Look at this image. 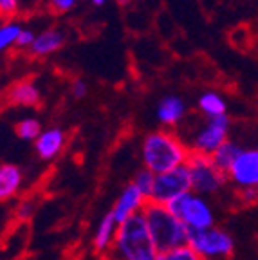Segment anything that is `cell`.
Returning a JSON list of instances; mask_svg holds the SVG:
<instances>
[{"label": "cell", "mask_w": 258, "mask_h": 260, "mask_svg": "<svg viewBox=\"0 0 258 260\" xmlns=\"http://www.w3.org/2000/svg\"><path fill=\"white\" fill-rule=\"evenodd\" d=\"M190 157L191 152L186 141L174 130H153L143 138V167L155 175L184 167Z\"/></svg>", "instance_id": "obj_1"}, {"label": "cell", "mask_w": 258, "mask_h": 260, "mask_svg": "<svg viewBox=\"0 0 258 260\" xmlns=\"http://www.w3.org/2000/svg\"><path fill=\"white\" fill-rule=\"evenodd\" d=\"M157 255L159 251L152 240L145 217L143 213H137L119 224L107 260H155Z\"/></svg>", "instance_id": "obj_2"}, {"label": "cell", "mask_w": 258, "mask_h": 260, "mask_svg": "<svg viewBox=\"0 0 258 260\" xmlns=\"http://www.w3.org/2000/svg\"><path fill=\"white\" fill-rule=\"evenodd\" d=\"M143 217L159 253L188 244V228L172 213L168 206L148 201L143 210Z\"/></svg>", "instance_id": "obj_3"}, {"label": "cell", "mask_w": 258, "mask_h": 260, "mask_svg": "<svg viewBox=\"0 0 258 260\" xmlns=\"http://www.w3.org/2000/svg\"><path fill=\"white\" fill-rule=\"evenodd\" d=\"M188 246L201 260H231L235 253L233 235L218 226L188 232Z\"/></svg>", "instance_id": "obj_4"}, {"label": "cell", "mask_w": 258, "mask_h": 260, "mask_svg": "<svg viewBox=\"0 0 258 260\" xmlns=\"http://www.w3.org/2000/svg\"><path fill=\"white\" fill-rule=\"evenodd\" d=\"M168 208L188 228V232L215 226V211L210 201L195 191H188V193L177 197L168 204Z\"/></svg>", "instance_id": "obj_5"}, {"label": "cell", "mask_w": 258, "mask_h": 260, "mask_svg": "<svg viewBox=\"0 0 258 260\" xmlns=\"http://www.w3.org/2000/svg\"><path fill=\"white\" fill-rule=\"evenodd\" d=\"M188 172H190L191 181V191L202 195V197H213L220 193L228 186V175L217 168L211 157L208 155H197L191 154L190 161L186 162Z\"/></svg>", "instance_id": "obj_6"}, {"label": "cell", "mask_w": 258, "mask_h": 260, "mask_svg": "<svg viewBox=\"0 0 258 260\" xmlns=\"http://www.w3.org/2000/svg\"><path fill=\"white\" fill-rule=\"evenodd\" d=\"M230 128H231V119L228 114L218 116V118L206 119L204 125L195 130L194 136L186 141V145H188L191 154L211 157L228 141Z\"/></svg>", "instance_id": "obj_7"}, {"label": "cell", "mask_w": 258, "mask_h": 260, "mask_svg": "<svg viewBox=\"0 0 258 260\" xmlns=\"http://www.w3.org/2000/svg\"><path fill=\"white\" fill-rule=\"evenodd\" d=\"M191 191V181L188 167L175 168L172 172L155 175V184H153L152 195H150V203H157L168 206L172 201H175L181 195Z\"/></svg>", "instance_id": "obj_8"}, {"label": "cell", "mask_w": 258, "mask_h": 260, "mask_svg": "<svg viewBox=\"0 0 258 260\" xmlns=\"http://www.w3.org/2000/svg\"><path fill=\"white\" fill-rule=\"evenodd\" d=\"M228 181L240 190L258 186V146L256 148H244L231 170L228 172Z\"/></svg>", "instance_id": "obj_9"}, {"label": "cell", "mask_w": 258, "mask_h": 260, "mask_svg": "<svg viewBox=\"0 0 258 260\" xmlns=\"http://www.w3.org/2000/svg\"><path fill=\"white\" fill-rule=\"evenodd\" d=\"M146 203H148V199L130 183L128 186L123 188V191L119 193V197L116 199V203H114L110 211H112V215L116 217L117 222L121 224L125 220H128L130 217L137 215V213H143Z\"/></svg>", "instance_id": "obj_10"}, {"label": "cell", "mask_w": 258, "mask_h": 260, "mask_svg": "<svg viewBox=\"0 0 258 260\" xmlns=\"http://www.w3.org/2000/svg\"><path fill=\"white\" fill-rule=\"evenodd\" d=\"M33 145L42 161H53L63 152L65 145H67V134L60 126H47L42 130V134Z\"/></svg>", "instance_id": "obj_11"}, {"label": "cell", "mask_w": 258, "mask_h": 260, "mask_svg": "<svg viewBox=\"0 0 258 260\" xmlns=\"http://www.w3.org/2000/svg\"><path fill=\"white\" fill-rule=\"evenodd\" d=\"M67 42L65 32L60 27H47L44 31L37 32V38L33 42L29 53L35 58H47L60 51Z\"/></svg>", "instance_id": "obj_12"}, {"label": "cell", "mask_w": 258, "mask_h": 260, "mask_svg": "<svg viewBox=\"0 0 258 260\" xmlns=\"http://www.w3.org/2000/svg\"><path fill=\"white\" fill-rule=\"evenodd\" d=\"M117 228H119V222H117L116 217L112 215V211L105 213V215L101 217L100 222H98L96 232H94V237H92V248H94V251L103 256V258H107V255H109L110 249H112Z\"/></svg>", "instance_id": "obj_13"}, {"label": "cell", "mask_w": 258, "mask_h": 260, "mask_svg": "<svg viewBox=\"0 0 258 260\" xmlns=\"http://www.w3.org/2000/svg\"><path fill=\"white\" fill-rule=\"evenodd\" d=\"M186 118V103L177 94H168L157 105V121L163 126H177Z\"/></svg>", "instance_id": "obj_14"}, {"label": "cell", "mask_w": 258, "mask_h": 260, "mask_svg": "<svg viewBox=\"0 0 258 260\" xmlns=\"http://www.w3.org/2000/svg\"><path fill=\"white\" fill-rule=\"evenodd\" d=\"M24 184V172L16 165H0V203L15 199Z\"/></svg>", "instance_id": "obj_15"}, {"label": "cell", "mask_w": 258, "mask_h": 260, "mask_svg": "<svg viewBox=\"0 0 258 260\" xmlns=\"http://www.w3.org/2000/svg\"><path fill=\"white\" fill-rule=\"evenodd\" d=\"M42 100L40 89L35 81L20 80L8 90V103L15 107H37Z\"/></svg>", "instance_id": "obj_16"}, {"label": "cell", "mask_w": 258, "mask_h": 260, "mask_svg": "<svg viewBox=\"0 0 258 260\" xmlns=\"http://www.w3.org/2000/svg\"><path fill=\"white\" fill-rule=\"evenodd\" d=\"M197 107L202 114L206 116V119L218 118V116H224L228 112V103L224 100V96L215 90H206L199 96Z\"/></svg>", "instance_id": "obj_17"}, {"label": "cell", "mask_w": 258, "mask_h": 260, "mask_svg": "<svg viewBox=\"0 0 258 260\" xmlns=\"http://www.w3.org/2000/svg\"><path fill=\"white\" fill-rule=\"evenodd\" d=\"M242 150H244V148L238 145V143L228 139V141L224 143V145H222L213 155H211V161L217 165L218 170L224 172V174L228 175V172L231 170L233 162L237 161V157L240 155V152H242Z\"/></svg>", "instance_id": "obj_18"}, {"label": "cell", "mask_w": 258, "mask_h": 260, "mask_svg": "<svg viewBox=\"0 0 258 260\" xmlns=\"http://www.w3.org/2000/svg\"><path fill=\"white\" fill-rule=\"evenodd\" d=\"M24 25L16 20H0V54L16 47V42L20 37Z\"/></svg>", "instance_id": "obj_19"}, {"label": "cell", "mask_w": 258, "mask_h": 260, "mask_svg": "<svg viewBox=\"0 0 258 260\" xmlns=\"http://www.w3.org/2000/svg\"><path fill=\"white\" fill-rule=\"evenodd\" d=\"M42 123L37 118H24L15 125L16 136L22 139V141H31L35 143L38 139V136L42 134Z\"/></svg>", "instance_id": "obj_20"}, {"label": "cell", "mask_w": 258, "mask_h": 260, "mask_svg": "<svg viewBox=\"0 0 258 260\" xmlns=\"http://www.w3.org/2000/svg\"><path fill=\"white\" fill-rule=\"evenodd\" d=\"M132 184L137 188V190L141 191L143 195H145L146 199L150 201V195H152L153 184H155V174H152L150 170L143 168V170H139L136 174V177H134Z\"/></svg>", "instance_id": "obj_21"}, {"label": "cell", "mask_w": 258, "mask_h": 260, "mask_svg": "<svg viewBox=\"0 0 258 260\" xmlns=\"http://www.w3.org/2000/svg\"><path fill=\"white\" fill-rule=\"evenodd\" d=\"M155 260H201L199 255L194 251V249L186 244V246H181V248L170 249V251H163L157 255Z\"/></svg>", "instance_id": "obj_22"}, {"label": "cell", "mask_w": 258, "mask_h": 260, "mask_svg": "<svg viewBox=\"0 0 258 260\" xmlns=\"http://www.w3.org/2000/svg\"><path fill=\"white\" fill-rule=\"evenodd\" d=\"M24 8V0H0V20H13Z\"/></svg>", "instance_id": "obj_23"}, {"label": "cell", "mask_w": 258, "mask_h": 260, "mask_svg": "<svg viewBox=\"0 0 258 260\" xmlns=\"http://www.w3.org/2000/svg\"><path fill=\"white\" fill-rule=\"evenodd\" d=\"M81 0H45L49 11L56 13V15H65V13L73 11Z\"/></svg>", "instance_id": "obj_24"}, {"label": "cell", "mask_w": 258, "mask_h": 260, "mask_svg": "<svg viewBox=\"0 0 258 260\" xmlns=\"http://www.w3.org/2000/svg\"><path fill=\"white\" fill-rule=\"evenodd\" d=\"M35 211H37V201L33 199H24L18 208H16V217L20 220H27L35 215Z\"/></svg>", "instance_id": "obj_25"}, {"label": "cell", "mask_w": 258, "mask_h": 260, "mask_svg": "<svg viewBox=\"0 0 258 260\" xmlns=\"http://www.w3.org/2000/svg\"><path fill=\"white\" fill-rule=\"evenodd\" d=\"M35 38H37V32L29 27H24L20 32V37H18V42H16V47L22 49V51H29L33 42H35Z\"/></svg>", "instance_id": "obj_26"}, {"label": "cell", "mask_w": 258, "mask_h": 260, "mask_svg": "<svg viewBox=\"0 0 258 260\" xmlns=\"http://www.w3.org/2000/svg\"><path fill=\"white\" fill-rule=\"evenodd\" d=\"M87 92H89V85H87V81L85 80L76 78V80L71 81V94H73V98L81 100V98L87 96Z\"/></svg>", "instance_id": "obj_27"}, {"label": "cell", "mask_w": 258, "mask_h": 260, "mask_svg": "<svg viewBox=\"0 0 258 260\" xmlns=\"http://www.w3.org/2000/svg\"><path fill=\"white\" fill-rule=\"evenodd\" d=\"M238 197L244 204H258V186L247 188V190L238 191Z\"/></svg>", "instance_id": "obj_28"}, {"label": "cell", "mask_w": 258, "mask_h": 260, "mask_svg": "<svg viewBox=\"0 0 258 260\" xmlns=\"http://www.w3.org/2000/svg\"><path fill=\"white\" fill-rule=\"evenodd\" d=\"M90 4L96 6V8H101V6H105L107 4V0H89Z\"/></svg>", "instance_id": "obj_29"}, {"label": "cell", "mask_w": 258, "mask_h": 260, "mask_svg": "<svg viewBox=\"0 0 258 260\" xmlns=\"http://www.w3.org/2000/svg\"><path fill=\"white\" fill-rule=\"evenodd\" d=\"M116 2H117L119 6H128L130 2H132V0H116Z\"/></svg>", "instance_id": "obj_30"}, {"label": "cell", "mask_w": 258, "mask_h": 260, "mask_svg": "<svg viewBox=\"0 0 258 260\" xmlns=\"http://www.w3.org/2000/svg\"><path fill=\"white\" fill-rule=\"evenodd\" d=\"M25 2H27V0H24V4H25ZM31 2H40V0H31ZM44 2H45V0H44Z\"/></svg>", "instance_id": "obj_31"}, {"label": "cell", "mask_w": 258, "mask_h": 260, "mask_svg": "<svg viewBox=\"0 0 258 260\" xmlns=\"http://www.w3.org/2000/svg\"><path fill=\"white\" fill-rule=\"evenodd\" d=\"M101 260H107V258H101Z\"/></svg>", "instance_id": "obj_32"}]
</instances>
